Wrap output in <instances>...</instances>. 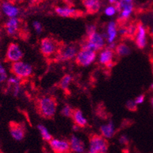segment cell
<instances>
[{"mask_svg": "<svg viewBox=\"0 0 153 153\" xmlns=\"http://www.w3.org/2000/svg\"><path fill=\"white\" fill-rule=\"evenodd\" d=\"M57 108V101L53 96H46L39 98L36 102V109L40 116L46 119L54 117Z\"/></svg>", "mask_w": 153, "mask_h": 153, "instance_id": "1", "label": "cell"}, {"mask_svg": "<svg viewBox=\"0 0 153 153\" xmlns=\"http://www.w3.org/2000/svg\"><path fill=\"white\" fill-rule=\"evenodd\" d=\"M108 143L101 135L91 134L89 138L88 153H108Z\"/></svg>", "mask_w": 153, "mask_h": 153, "instance_id": "2", "label": "cell"}, {"mask_svg": "<svg viewBox=\"0 0 153 153\" xmlns=\"http://www.w3.org/2000/svg\"><path fill=\"white\" fill-rule=\"evenodd\" d=\"M10 71L13 76L20 79L30 77L33 73V69L30 64L22 60L12 63Z\"/></svg>", "mask_w": 153, "mask_h": 153, "instance_id": "3", "label": "cell"}, {"mask_svg": "<svg viewBox=\"0 0 153 153\" xmlns=\"http://www.w3.org/2000/svg\"><path fill=\"white\" fill-rule=\"evenodd\" d=\"M97 53L94 51H91L88 48L82 46L81 50L78 52L76 56V62L79 66H90L96 59Z\"/></svg>", "mask_w": 153, "mask_h": 153, "instance_id": "4", "label": "cell"}, {"mask_svg": "<svg viewBox=\"0 0 153 153\" xmlns=\"http://www.w3.org/2000/svg\"><path fill=\"white\" fill-rule=\"evenodd\" d=\"M83 46L97 53L103 49L104 46V39L101 34L96 31L88 36L87 41Z\"/></svg>", "mask_w": 153, "mask_h": 153, "instance_id": "5", "label": "cell"}, {"mask_svg": "<svg viewBox=\"0 0 153 153\" xmlns=\"http://www.w3.org/2000/svg\"><path fill=\"white\" fill-rule=\"evenodd\" d=\"M23 52L17 44L11 43L8 46L5 53V59L8 62L13 63L18 61H21V59L23 58Z\"/></svg>", "mask_w": 153, "mask_h": 153, "instance_id": "6", "label": "cell"}, {"mask_svg": "<svg viewBox=\"0 0 153 153\" xmlns=\"http://www.w3.org/2000/svg\"><path fill=\"white\" fill-rule=\"evenodd\" d=\"M9 132L13 140L15 141H22L26 134V128L22 123L12 121L9 123Z\"/></svg>", "mask_w": 153, "mask_h": 153, "instance_id": "7", "label": "cell"}, {"mask_svg": "<svg viewBox=\"0 0 153 153\" xmlns=\"http://www.w3.org/2000/svg\"><path fill=\"white\" fill-rule=\"evenodd\" d=\"M51 149L54 153H70L69 141L59 139H53L49 142Z\"/></svg>", "mask_w": 153, "mask_h": 153, "instance_id": "8", "label": "cell"}, {"mask_svg": "<svg viewBox=\"0 0 153 153\" xmlns=\"http://www.w3.org/2000/svg\"><path fill=\"white\" fill-rule=\"evenodd\" d=\"M57 50V44L55 41L50 37H44L41 41V53L45 57H49L56 53Z\"/></svg>", "mask_w": 153, "mask_h": 153, "instance_id": "9", "label": "cell"}, {"mask_svg": "<svg viewBox=\"0 0 153 153\" xmlns=\"http://www.w3.org/2000/svg\"><path fill=\"white\" fill-rule=\"evenodd\" d=\"M77 53L78 50L76 46L68 45L58 50L57 59L60 61L70 60L76 57Z\"/></svg>", "mask_w": 153, "mask_h": 153, "instance_id": "10", "label": "cell"}, {"mask_svg": "<svg viewBox=\"0 0 153 153\" xmlns=\"http://www.w3.org/2000/svg\"><path fill=\"white\" fill-rule=\"evenodd\" d=\"M146 29L142 24L137 25V30L136 33V44L140 49H144L147 44Z\"/></svg>", "mask_w": 153, "mask_h": 153, "instance_id": "11", "label": "cell"}, {"mask_svg": "<svg viewBox=\"0 0 153 153\" xmlns=\"http://www.w3.org/2000/svg\"><path fill=\"white\" fill-rule=\"evenodd\" d=\"M2 12L9 19L12 18H17L20 13V10L16 5L12 4L10 2H4L1 6Z\"/></svg>", "mask_w": 153, "mask_h": 153, "instance_id": "12", "label": "cell"}, {"mask_svg": "<svg viewBox=\"0 0 153 153\" xmlns=\"http://www.w3.org/2000/svg\"><path fill=\"white\" fill-rule=\"evenodd\" d=\"M69 145H70V149L72 152H85V146L84 142L75 135H72V136H71L70 140H69Z\"/></svg>", "mask_w": 153, "mask_h": 153, "instance_id": "13", "label": "cell"}, {"mask_svg": "<svg viewBox=\"0 0 153 153\" xmlns=\"http://www.w3.org/2000/svg\"><path fill=\"white\" fill-rule=\"evenodd\" d=\"M113 56H114V52L112 49L108 47L105 49L102 50L99 54V62L102 65L107 66L108 67H112L113 66Z\"/></svg>", "mask_w": 153, "mask_h": 153, "instance_id": "14", "label": "cell"}, {"mask_svg": "<svg viewBox=\"0 0 153 153\" xmlns=\"http://www.w3.org/2000/svg\"><path fill=\"white\" fill-rule=\"evenodd\" d=\"M56 13L62 18H72L78 16V11L75 8L69 6L56 7L55 9Z\"/></svg>", "mask_w": 153, "mask_h": 153, "instance_id": "15", "label": "cell"}, {"mask_svg": "<svg viewBox=\"0 0 153 153\" xmlns=\"http://www.w3.org/2000/svg\"><path fill=\"white\" fill-rule=\"evenodd\" d=\"M72 118L73 120V122H74L75 125L77 126L78 127L84 128L88 125L87 119L85 117L82 111L80 109H78V108L74 109Z\"/></svg>", "mask_w": 153, "mask_h": 153, "instance_id": "16", "label": "cell"}, {"mask_svg": "<svg viewBox=\"0 0 153 153\" xmlns=\"http://www.w3.org/2000/svg\"><path fill=\"white\" fill-rule=\"evenodd\" d=\"M19 25H20V21L18 18L9 19V20L5 23V30L7 34L10 36L15 35L19 30Z\"/></svg>", "mask_w": 153, "mask_h": 153, "instance_id": "17", "label": "cell"}, {"mask_svg": "<svg viewBox=\"0 0 153 153\" xmlns=\"http://www.w3.org/2000/svg\"><path fill=\"white\" fill-rule=\"evenodd\" d=\"M100 131H101V136L107 139L112 138L115 133V126L112 121H110L107 124L102 125L100 127Z\"/></svg>", "mask_w": 153, "mask_h": 153, "instance_id": "18", "label": "cell"}, {"mask_svg": "<svg viewBox=\"0 0 153 153\" xmlns=\"http://www.w3.org/2000/svg\"><path fill=\"white\" fill-rule=\"evenodd\" d=\"M83 5L85 7L88 13H97L101 9V1L100 0H85Z\"/></svg>", "mask_w": 153, "mask_h": 153, "instance_id": "19", "label": "cell"}, {"mask_svg": "<svg viewBox=\"0 0 153 153\" xmlns=\"http://www.w3.org/2000/svg\"><path fill=\"white\" fill-rule=\"evenodd\" d=\"M7 82L9 86H11L12 88V94L14 96L19 95L20 92L21 88V79H19L16 76H13L10 78H8Z\"/></svg>", "mask_w": 153, "mask_h": 153, "instance_id": "20", "label": "cell"}, {"mask_svg": "<svg viewBox=\"0 0 153 153\" xmlns=\"http://www.w3.org/2000/svg\"><path fill=\"white\" fill-rule=\"evenodd\" d=\"M107 40L109 44H112L114 41L115 38L117 37V25L114 22H111L108 23V27H107Z\"/></svg>", "mask_w": 153, "mask_h": 153, "instance_id": "21", "label": "cell"}, {"mask_svg": "<svg viewBox=\"0 0 153 153\" xmlns=\"http://www.w3.org/2000/svg\"><path fill=\"white\" fill-rule=\"evenodd\" d=\"M37 129H38L39 132H40V133H41L43 140H44V141L46 142H50L51 140H53L52 135L50 133L49 130H47V127H45L44 125L38 124V126H37Z\"/></svg>", "mask_w": 153, "mask_h": 153, "instance_id": "22", "label": "cell"}, {"mask_svg": "<svg viewBox=\"0 0 153 153\" xmlns=\"http://www.w3.org/2000/svg\"><path fill=\"white\" fill-rule=\"evenodd\" d=\"M130 48L125 44H120L116 47V53L119 56H126L130 53Z\"/></svg>", "mask_w": 153, "mask_h": 153, "instance_id": "23", "label": "cell"}, {"mask_svg": "<svg viewBox=\"0 0 153 153\" xmlns=\"http://www.w3.org/2000/svg\"><path fill=\"white\" fill-rule=\"evenodd\" d=\"M72 76L69 74H66L61 79L60 82H59V87L62 90L66 91L68 89L69 85H70L71 81H72Z\"/></svg>", "mask_w": 153, "mask_h": 153, "instance_id": "24", "label": "cell"}, {"mask_svg": "<svg viewBox=\"0 0 153 153\" xmlns=\"http://www.w3.org/2000/svg\"><path fill=\"white\" fill-rule=\"evenodd\" d=\"M74 109H72V107L69 105H65L61 110V114L66 117H72Z\"/></svg>", "mask_w": 153, "mask_h": 153, "instance_id": "25", "label": "cell"}, {"mask_svg": "<svg viewBox=\"0 0 153 153\" xmlns=\"http://www.w3.org/2000/svg\"><path fill=\"white\" fill-rule=\"evenodd\" d=\"M8 79V73L3 65L0 62V84L5 82Z\"/></svg>", "mask_w": 153, "mask_h": 153, "instance_id": "26", "label": "cell"}, {"mask_svg": "<svg viewBox=\"0 0 153 153\" xmlns=\"http://www.w3.org/2000/svg\"><path fill=\"white\" fill-rule=\"evenodd\" d=\"M117 12V9L115 8L114 5H109V6L106 7L105 9H104V14L107 16H109V17L114 15Z\"/></svg>", "mask_w": 153, "mask_h": 153, "instance_id": "27", "label": "cell"}, {"mask_svg": "<svg viewBox=\"0 0 153 153\" xmlns=\"http://www.w3.org/2000/svg\"><path fill=\"white\" fill-rule=\"evenodd\" d=\"M126 107L128 110H130V111H135L137 109V104L135 103L134 100H129L126 102Z\"/></svg>", "mask_w": 153, "mask_h": 153, "instance_id": "28", "label": "cell"}, {"mask_svg": "<svg viewBox=\"0 0 153 153\" xmlns=\"http://www.w3.org/2000/svg\"><path fill=\"white\" fill-rule=\"evenodd\" d=\"M33 27H34V28L35 29L36 31L37 32V33H41L43 30V27H42V25H41V23L39 22H33Z\"/></svg>", "mask_w": 153, "mask_h": 153, "instance_id": "29", "label": "cell"}, {"mask_svg": "<svg viewBox=\"0 0 153 153\" xmlns=\"http://www.w3.org/2000/svg\"><path fill=\"white\" fill-rule=\"evenodd\" d=\"M96 32V26L94 25H89L87 26V28H86V33H87V35H90V34H93Z\"/></svg>", "mask_w": 153, "mask_h": 153, "instance_id": "30", "label": "cell"}, {"mask_svg": "<svg viewBox=\"0 0 153 153\" xmlns=\"http://www.w3.org/2000/svg\"><path fill=\"white\" fill-rule=\"evenodd\" d=\"M144 101H145V94H140V95H139L138 97H136V98L134 99L135 103H136L137 105H138V104H143V103L144 102Z\"/></svg>", "mask_w": 153, "mask_h": 153, "instance_id": "31", "label": "cell"}, {"mask_svg": "<svg viewBox=\"0 0 153 153\" xmlns=\"http://www.w3.org/2000/svg\"><path fill=\"white\" fill-rule=\"evenodd\" d=\"M119 142L122 145H127L128 143H129V139H128V137L126 135H123V136H120Z\"/></svg>", "mask_w": 153, "mask_h": 153, "instance_id": "32", "label": "cell"}, {"mask_svg": "<svg viewBox=\"0 0 153 153\" xmlns=\"http://www.w3.org/2000/svg\"><path fill=\"white\" fill-rule=\"evenodd\" d=\"M108 2H109L111 4H115L117 2V0H108Z\"/></svg>", "mask_w": 153, "mask_h": 153, "instance_id": "33", "label": "cell"}, {"mask_svg": "<svg viewBox=\"0 0 153 153\" xmlns=\"http://www.w3.org/2000/svg\"><path fill=\"white\" fill-rule=\"evenodd\" d=\"M121 1L126 2V3H132V2H133V0H121Z\"/></svg>", "mask_w": 153, "mask_h": 153, "instance_id": "34", "label": "cell"}, {"mask_svg": "<svg viewBox=\"0 0 153 153\" xmlns=\"http://www.w3.org/2000/svg\"><path fill=\"white\" fill-rule=\"evenodd\" d=\"M15 1L17 2H25V0H15Z\"/></svg>", "mask_w": 153, "mask_h": 153, "instance_id": "35", "label": "cell"}, {"mask_svg": "<svg viewBox=\"0 0 153 153\" xmlns=\"http://www.w3.org/2000/svg\"><path fill=\"white\" fill-rule=\"evenodd\" d=\"M30 1L31 3H35V2H37V1H39V0H30Z\"/></svg>", "mask_w": 153, "mask_h": 153, "instance_id": "36", "label": "cell"}, {"mask_svg": "<svg viewBox=\"0 0 153 153\" xmlns=\"http://www.w3.org/2000/svg\"><path fill=\"white\" fill-rule=\"evenodd\" d=\"M151 101V104H152V106L153 107V98H151V101Z\"/></svg>", "mask_w": 153, "mask_h": 153, "instance_id": "37", "label": "cell"}, {"mask_svg": "<svg viewBox=\"0 0 153 153\" xmlns=\"http://www.w3.org/2000/svg\"><path fill=\"white\" fill-rule=\"evenodd\" d=\"M150 88H151L152 90H153V83H152L151 85H150Z\"/></svg>", "mask_w": 153, "mask_h": 153, "instance_id": "38", "label": "cell"}, {"mask_svg": "<svg viewBox=\"0 0 153 153\" xmlns=\"http://www.w3.org/2000/svg\"><path fill=\"white\" fill-rule=\"evenodd\" d=\"M43 153H50V152H47V151H44V152H43Z\"/></svg>", "mask_w": 153, "mask_h": 153, "instance_id": "39", "label": "cell"}, {"mask_svg": "<svg viewBox=\"0 0 153 153\" xmlns=\"http://www.w3.org/2000/svg\"><path fill=\"white\" fill-rule=\"evenodd\" d=\"M152 34H153V27H152Z\"/></svg>", "mask_w": 153, "mask_h": 153, "instance_id": "40", "label": "cell"}, {"mask_svg": "<svg viewBox=\"0 0 153 153\" xmlns=\"http://www.w3.org/2000/svg\"><path fill=\"white\" fill-rule=\"evenodd\" d=\"M82 2H83V1H85V0H82Z\"/></svg>", "mask_w": 153, "mask_h": 153, "instance_id": "41", "label": "cell"}]
</instances>
